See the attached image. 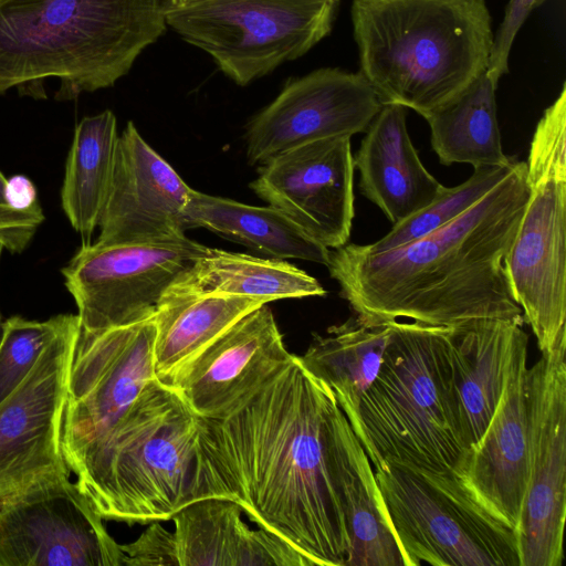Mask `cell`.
<instances>
[{
	"label": "cell",
	"instance_id": "cell-21",
	"mask_svg": "<svg viewBox=\"0 0 566 566\" xmlns=\"http://www.w3.org/2000/svg\"><path fill=\"white\" fill-rule=\"evenodd\" d=\"M327 448L349 541L345 566H406L371 463L337 401L329 413Z\"/></svg>",
	"mask_w": 566,
	"mask_h": 566
},
{
	"label": "cell",
	"instance_id": "cell-14",
	"mask_svg": "<svg viewBox=\"0 0 566 566\" xmlns=\"http://www.w3.org/2000/svg\"><path fill=\"white\" fill-rule=\"evenodd\" d=\"M80 332V318L73 314L28 377L0 403V502L38 478L69 468L62 423Z\"/></svg>",
	"mask_w": 566,
	"mask_h": 566
},
{
	"label": "cell",
	"instance_id": "cell-7",
	"mask_svg": "<svg viewBox=\"0 0 566 566\" xmlns=\"http://www.w3.org/2000/svg\"><path fill=\"white\" fill-rule=\"evenodd\" d=\"M528 198L503 264L542 354L566 346V85L538 120L526 161Z\"/></svg>",
	"mask_w": 566,
	"mask_h": 566
},
{
	"label": "cell",
	"instance_id": "cell-15",
	"mask_svg": "<svg viewBox=\"0 0 566 566\" xmlns=\"http://www.w3.org/2000/svg\"><path fill=\"white\" fill-rule=\"evenodd\" d=\"M261 165L250 184L261 199L329 250L348 242L355 216L350 137L301 144Z\"/></svg>",
	"mask_w": 566,
	"mask_h": 566
},
{
	"label": "cell",
	"instance_id": "cell-31",
	"mask_svg": "<svg viewBox=\"0 0 566 566\" xmlns=\"http://www.w3.org/2000/svg\"><path fill=\"white\" fill-rule=\"evenodd\" d=\"M72 315L59 314L45 321L12 316L1 323L0 403L28 377Z\"/></svg>",
	"mask_w": 566,
	"mask_h": 566
},
{
	"label": "cell",
	"instance_id": "cell-8",
	"mask_svg": "<svg viewBox=\"0 0 566 566\" xmlns=\"http://www.w3.org/2000/svg\"><path fill=\"white\" fill-rule=\"evenodd\" d=\"M374 473L406 566H520L515 531L454 474L392 465Z\"/></svg>",
	"mask_w": 566,
	"mask_h": 566
},
{
	"label": "cell",
	"instance_id": "cell-11",
	"mask_svg": "<svg viewBox=\"0 0 566 566\" xmlns=\"http://www.w3.org/2000/svg\"><path fill=\"white\" fill-rule=\"evenodd\" d=\"M209 250L187 237L167 242L82 244L61 270L81 329L98 332L153 317L179 274Z\"/></svg>",
	"mask_w": 566,
	"mask_h": 566
},
{
	"label": "cell",
	"instance_id": "cell-26",
	"mask_svg": "<svg viewBox=\"0 0 566 566\" xmlns=\"http://www.w3.org/2000/svg\"><path fill=\"white\" fill-rule=\"evenodd\" d=\"M261 300L232 295L163 296L155 323L154 370L163 380L251 311Z\"/></svg>",
	"mask_w": 566,
	"mask_h": 566
},
{
	"label": "cell",
	"instance_id": "cell-1",
	"mask_svg": "<svg viewBox=\"0 0 566 566\" xmlns=\"http://www.w3.org/2000/svg\"><path fill=\"white\" fill-rule=\"evenodd\" d=\"M335 401L292 355L222 412L198 416L189 503L235 502L313 566H345L349 541L327 448Z\"/></svg>",
	"mask_w": 566,
	"mask_h": 566
},
{
	"label": "cell",
	"instance_id": "cell-3",
	"mask_svg": "<svg viewBox=\"0 0 566 566\" xmlns=\"http://www.w3.org/2000/svg\"><path fill=\"white\" fill-rule=\"evenodd\" d=\"M350 14L360 73L382 104L426 117L488 70L485 0H354Z\"/></svg>",
	"mask_w": 566,
	"mask_h": 566
},
{
	"label": "cell",
	"instance_id": "cell-30",
	"mask_svg": "<svg viewBox=\"0 0 566 566\" xmlns=\"http://www.w3.org/2000/svg\"><path fill=\"white\" fill-rule=\"evenodd\" d=\"M507 166H480L464 182L443 190L427 207L408 219L392 224L391 230L380 240L364 244L373 252L390 250L413 241L455 219L490 190L500 184L511 171L513 163Z\"/></svg>",
	"mask_w": 566,
	"mask_h": 566
},
{
	"label": "cell",
	"instance_id": "cell-2",
	"mask_svg": "<svg viewBox=\"0 0 566 566\" xmlns=\"http://www.w3.org/2000/svg\"><path fill=\"white\" fill-rule=\"evenodd\" d=\"M528 198L526 163L465 212L397 248L344 244L326 265L356 317L369 326L407 318L453 327L470 321H523L504 270Z\"/></svg>",
	"mask_w": 566,
	"mask_h": 566
},
{
	"label": "cell",
	"instance_id": "cell-13",
	"mask_svg": "<svg viewBox=\"0 0 566 566\" xmlns=\"http://www.w3.org/2000/svg\"><path fill=\"white\" fill-rule=\"evenodd\" d=\"M566 346L527 369L530 473L516 530L520 566H562L566 515Z\"/></svg>",
	"mask_w": 566,
	"mask_h": 566
},
{
	"label": "cell",
	"instance_id": "cell-20",
	"mask_svg": "<svg viewBox=\"0 0 566 566\" xmlns=\"http://www.w3.org/2000/svg\"><path fill=\"white\" fill-rule=\"evenodd\" d=\"M523 324L484 318L447 327L451 410L464 454L481 440L495 412L516 350L528 338Z\"/></svg>",
	"mask_w": 566,
	"mask_h": 566
},
{
	"label": "cell",
	"instance_id": "cell-27",
	"mask_svg": "<svg viewBox=\"0 0 566 566\" xmlns=\"http://www.w3.org/2000/svg\"><path fill=\"white\" fill-rule=\"evenodd\" d=\"M390 334L389 323L369 326L349 318L329 327L326 336L315 334L300 357L308 371L333 390L348 421L357 415L363 395L379 371Z\"/></svg>",
	"mask_w": 566,
	"mask_h": 566
},
{
	"label": "cell",
	"instance_id": "cell-22",
	"mask_svg": "<svg viewBox=\"0 0 566 566\" xmlns=\"http://www.w3.org/2000/svg\"><path fill=\"white\" fill-rule=\"evenodd\" d=\"M230 500L205 497L188 503L171 518L178 566H313L289 542L241 518Z\"/></svg>",
	"mask_w": 566,
	"mask_h": 566
},
{
	"label": "cell",
	"instance_id": "cell-36",
	"mask_svg": "<svg viewBox=\"0 0 566 566\" xmlns=\"http://www.w3.org/2000/svg\"><path fill=\"white\" fill-rule=\"evenodd\" d=\"M6 182H7V178L0 171V205H6V200H4Z\"/></svg>",
	"mask_w": 566,
	"mask_h": 566
},
{
	"label": "cell",
	"instance_id": "cell-28",
	"mask_svg": "<svg viewBox=\"0 0 566 566\" xmlns=\"http://www.w3.org/2000/svg\"><path fill=\"white\" fill-rule=\"evenodd\" d=\"M117 139L116 117L108 109L82 118L74 129L61 206L83 244L91 243L98 228L112 180Z\"/></svg>",
	"mask_w": 566,
	"mask_h": 566
},
{
	"label": "cell",
	"instance_id": "cell-35",
	"mask_svg": "<svg viewBox=\"0 0 566 566\" xmlns=\"http://www.w3.org/2000/svg\"><path fill=\"white\" fill-rule=\"evenodd\" d=\"M4 200L7 206L19 211L29 210L39 205L35 186L22 175L7 179Z\"/></svg>",
	"mask_w": 566,
	"mask_h": 566
},
{
	"label": "cell",
	"instance_id": "cell-32",
	"mask_svg": "<svg viewBox=\"0 0 566 566\" xmlns=\"http://www.w3.org/2000/svg\"><path fill=\"white\" fill-rule=\"evenodd\" d=\"M545 0H510L502 23L493 39L486 74L497 84L509 71V55L518 30L528 14Z\"/></svg>",
	"mask_w": 566,
	"mask_h": 566
},
{
	"label": "cell",
	"instance_id": "cell-12",
	"mask_svg": "<svg viewBox=\"0 0 566 566\" xmlns=\"http://www.w3.org/2000/svg\"><path fill=\"white\" fill-rule=\"evenodd\" d=\"M155 323L81 329L69 376L62 449L74 472L156 378Z\"/></svg>",
	"mask_w": 566,
	"mask_h": 566
},
{
	"label": "cell",
	"instance_id": "cell-6",
	"mask_svg": "<svg viewBox=\"0 0 566 566\" xmlns=\"http://www.w3.org/2000/svg\"><path fill=\"white\" fill-rule=\"evenodd\" d=\"M198 416L170 387L150 380L73 472L103 518H171L189 503Z\"/></svg>",
	"mask_w": 566,
	"mask_h": 566
},
{
	"label": "cell",
	"instance_id": "cell-17",
	"mask_svg": "<svg viewBox=\"0 0 566 566\" xmlns=\"http://www.w3.org/2000/svg\"><path fill=\"white\" fill-rule=\"evenodd\" d=\"M191 188L140 136L133 122L118 135L112 180L99 219L102 244L185 238Z\"/></svg>",
	"mask_w": 566,
	"mask_h": 566
},
{
	"label": "cell",
	"instance_id": "cell-5",
	"mask_svg": "<svg viewBox=\"0 0 566 566\" xmlns=\"http://www.w3.org/2000/svg\"><path fill=\"white\" fill-rule=\"evenodd\" d=\"M388 323L381 366L348 422L374 470L454 474L464 450L452 418L447 327Z\"/></svg>",
	"mask_w": 566,
	"mask_h": 566
},
{
	"label": "cell",
	"instance_id": "cell-25",
	"mask_svg": "<svg viewBox=\"0 0 566 566\" xmlns=\"http://www.w3.org/2000/svg\"><path fill=\"white\" fill-rule=\"evenodd\" d=\"M182 216L186 228L208 229L263 258L328 264L331 250L271 206H250L191 189Z\"/></svg>",
	"mask_w": 566,
	"mask_h": 566
},
{
	"label": "cell",
	"instance_id": "cell-16",
	"mask_svg": "<svg viewBox=\"0 0 566 566\" xmlns=\"http://www.w3.org/2000/svg\"><path fill=\"white\" fill-rule=\"evenodd\" d=\"M382 106L358 73L321 69L290 82L247 127L251 164L308 142L366 132Z\"/></svg>",
	"mask_w": 566,
	"mask_h": 566
},
{
	"label": "cell",
	"instance_id": "cell-18",
	"mask_svg": "<svg viewBox=\"0 0 566 566\" xmlns=\"http://www.w3.org/2000/svg\"><path fill=\"white\" fill-rule=\"evenodd\" d=\"M291 356L265 303L160 382L174 389L197 416L212 417L258 387Z\"/></svg>",
	"mask_w": 566,
	"mask_h": 566
},
{
	"label": "cell",
	"instance_id": "cell-9",
	"mask_svg": "<svg viewBox=\"0 0 566 566\" xmlns=\"http://www.w3.org/2000/svg\"><path fill=\"white\" fill-rule=\"evenodd\" d=\"M338 0H165L167 25L239 85L295 60L333 24Z\"/></svg>",
	"mask_w": 566,
	"mask_h": 566
},
{
	"label": "cell",
	"instance_id": "cell-4",
	"mask_svg": "<svg viewBox=\"0 0 566 566\" xmlns=\"http://www.w3.org/2000/svg\"><path fill=\"white\" fill-rule=\"evenodd\" d=\"M166 25L165 0H0V94L49 77L57 99L109 87Z\"/></svg>",
	"mask_w": 566,
	"mask_h": 566
},
{
	"label": "cell",
	"instance_id": "cell-34",
	"mask_svg": "<svg viewBox=\"0 0 566 566\" xmlns=\"http://www.w3.org/2000/svg\"><path fill=\"white\" fill-rule=\"evenodd\" d=\"M43 221L44 213L40 205L24 211L0 205V241L4 249L12 253L22 252Z\"/></svg>",
	"mask_w": 566,
	"mask_h": 566
},
{
	"label": "cell",
	"instance_id": "cell-10",
	"mask_svg": "<svg viewBox=\"0 0 566 566\" xmlns=\"http://www.w3.org/2000/svg\"><path fill=\"white\" fill-rule=\"evenodd\" d=\"M70 472H49L0 502V566H124L122 545Z\"/></svg>",
	"mask_w": 566,
	"mask_h": 566
},
{
	"label": "cell",
	"instance_id": "cell-33",
	"mask_svg": "<svg viewBox=\"0 0 566 566\" xmlns=\"http://www.w3.org/2000/svg\"><path fill=\"white\" fill-rule=\"evenodd\" d=\"M124 566L178 565L174 533L153 523L135 542L122 545Z\"/></svg>",
	"mask_w": 566,
	"mask_h": 566
},
{
	"label": "cell",
	"instance_id": "cell-29",
	"mask_svg": "<svg viewBox=\"0 0 566 566\" xmlns=\"http://www.w3.org/2000/svg\"><path fill=\"white\" fill-rule=\"evenodd\" d=\"M494 83L486 71L451 102L428 114L431 146L443 165L507 166L502 148Z\"/></svg>",
	"mask_w": 566,
	"mask_h": 566
},
{
	"label": "cell",
	"instance_id": "cell-24",
	"mask_svg": "<svg viewBox=\"0 0 566 566\" xmlns=\"http://www.w3.org/2000/svg\"><path fill=\"white\" fill-rule=\"evenodd\" d=\"M232 295L261 300L326 295L321 283L295 265L271 258L211 249L179 274L164 296Z\"/></svg>",
	"mask_w": 566,
	"mask_h": 566
},
{
	"label": "cell",
	"instance_id": "cell-23",
	"mask_svg": "<svg viewBox=\"0 0 566 566\" xmlns=\"http://www.w3.org/2000/svg\"><path fill=\"white\" fill-rule=\"evenodd\" d=\"M359 190L392 223L432 202L446 186L423 166L406 124V108L382 104L354 157Z\"/></svg>",
	"mask_w": 566,
	"mask_h": 566
},
{
	"label": "cell",
	"instance_id": "cell-19",
	"mask_svg": "<svg viewBox=\"0 0 566 566\" xmlns=\"http://www.w3.org/2000/svg\"><path fill=\"white\" fill-rule=\"evenodd\" d=\"M527 344L515 354L495 412L481 440L465 452L454 475L499 522L517 530L530 473Z\"/></svg>",
	"mask_w": 566,
	"mask_h": 566
},
{
	"label": "cell",
	"instance_id": "cell-37",
	"mask_svg": "<svg viewBox=\"0 0 566 566\" xmlns=\"http://www.w3.org/2000/svg\"><path fill=\"white\" fill-rule=\"evenodd\" d=\"M6 250L4 249V245L2 244V242L0 241V259H1V255H2V251ZM2 321H1V313H0V325H1Z\"/></svg>",
	"mask_w": 566,
	"mask_h": 566
}]
</instances>
